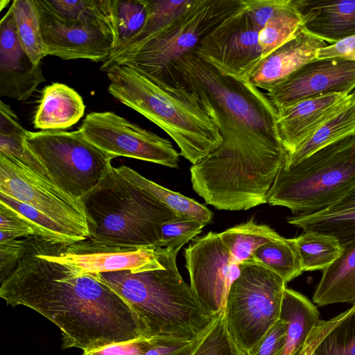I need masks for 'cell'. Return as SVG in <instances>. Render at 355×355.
<instances>
[{
    "instance_id": "obj_48",
    "label": "cell",
    "mask_w": 355,
    "mask_h": 355,
    "mask_svg": "<svg viewBox=\"0 0 355 355\" xmlns=\"http://www.w3.org/2000/svg\"><path fill=\"white\" fill-rule=\"evenodd\" d=\"M10 3V1L8 0H1L0 1V10L1 11L3 10V8L6 6Z\"/></svg>"
},
{
    "instance_id": "obj_15",
    "label": "cell",
    "mask_w": 355,
    "mask_h": 355,
    "mask_svg": "<svg viewBox=\"0 0 355 355\" xmlns=\"http://www.w3.org/2000/svg\"><path fill=\"white\" fill-rule=\"evenodd\" d=\"M259 32L241 3L200 41L195 51L223 71L243 78L262 58Z\"/></svg>"
},
{
    "instance_id": "obj_18",
    "label": "cell",
    "mask_w": 355,
    "mask_h": 355,
    "mask_svg": "<svg viewBox=\"0 0 355 355\" xmlns=\"http://www.w3.org/2000/svg\"><path fill=\"white\" fill-rule=\"evenodd\" d=\"M46 79L22 48L10 6L0 21V96L26 101Z\"/></svg>"
},
{
    "instance_id": "obj_42",
    "label": "cell",
    "mask_w": 355,
    "mask_h": 355,
    "mask_svg": "<svg viewBox=\"0 0 355 355\" xmlns=\"http://www.w3.org/2000/svg\"><path fill=\"white\" fill-rule=\"evenodd\" d=\"M289 1L290 0H242V7L260 31Z\"/></svg>"
},
{
    "instance_id": "obj_23",
    "label": "cell",
    "mask_w": 355,
    "mask_h": 355,
    "mask_svg": "<svg viewBox=\"0 0 355 355\" xmlns=\"http://www.w3.org/2000/svg\"><path fill=\"white\" fill-rule=\"evenodd\" d=\"M341 245L339 257L322 270L312 297L315 305L355 304V239Z\"/></svg>"
},
{
    "instance_id": "obj_24",
    "label": "cell",
    "mask_w": 355,
    "mask_h": 355,
    "mask_svg": "<svg viewBox=\"0 0 355 355\" xmlns=\"http://www.w3.org/2000/svg\"><path fill=\"white\" fill-rule=\"evenodd\" d=\"M287 222L304 232L336 238L341 245L355 239V187L326 209L306 216H293Z\"/></svg>"
},
{
    "instance_id": "obj_21",
    "label": "cell",
    "mask_w": 355,
    "mask_h": 355,
    "mask_svg": "<svg viewBox=\"0 0 355 355\" xmlns=\"http://www.w3.org/2000/svg\"><path fill=\"white\" fill-rule=\"evenodd\" d=\"M302 20V29L336 43L355 35V0H291Z\"/></svg>"
},
{
    "instance_id": "obj_19",
    "label": "cell",
    "mask_w": 355,
    "mask_h": 355,
    "mask_svg": "<svg viewBox=\"0 0 355 355\" xmlns=\"http://www.w3.org/2000/svg\"><path fill=\"white\" fill-rule=\"evenodd\" d=\"M354 97L353 93L334 94L277 109L278 136L287 155L293 153L324 123L346 107Z\"/></svg>"
},
{
    "instance_id": "obj_46",
    "label": "cell",
    "mask_w": 355,
    "mask_h": 355,
    "mask_svg": "<svg viewBox=\"0 0 355 355\" xmlns=\"http://www.w3.org/2000/svg\"><path fill=\"white\" fill-rule=\"evenodd\" d=\"M196 341L180 342L157 339L153 346L144 355H191Z\"/></svg>"
},
{
    "instance_id": "obj_27",
    "label": "cell",
    "mask_w": 355,
    "mask_h": 355,
    "mask_svg": "<svg viewBox=\"0 0 355 355\" xmlns=\"http://www.w3.org/2000/svg\"><path fill=\"white\" fill-rule=\"evenodd\" d=\"M116 169L130 184L148 192L175 212L196 218L205 225L212 222L213 213L205 205L168 189L127 166L122 165Z\"/></svg>"
},
{
    "instance_id": "obj_29",
    "label": "cell",
    "mask_w": 355,
    "mask_h": 355,
    "mask_svg": "<svg viewBox=\"0 0 355 355\" xmlns=\"http://www.w3.org/2000/svg\"><path fill=\"white\" fill-rule=\"evenodd\" d=\"M293 241L303 271L324 270L342 251L336 238L316 232H304Z\"/></svg>"
},
{
    "instance_id": "obj_5",
    "label": "cell",
    "mask_w": 355,
    "mask_h": 355,
    "mask_svg": "<svg viewBox=\"0 0 355 355\" xmlns=\"http://www.w3.org/2000/svg\"><path fill=\"white\" fill-rule=\"evenodd\" d=\"M162 82L187 89L248 137L284 148L277 132V112L266 94L243 78L223 71L195 51L174 61Z\"/></svg>"
},
{
    "instance_id": "obj_1",
    "label": "cell",
    "mask_w": 355,
    "mask_h": 355,
    "mask_svg": "<svg viewBox=\"0 0 355 355\" xmlns=\"http://www.w3.org/2000/svg\"><path fill=\"white\" fill-rule=\"evenodd\" d=\"M0 297L7 304L28 307L55 324L62 349L87 351L146 337L128 302L98 274L81 272L55 259L42 236L27 237L17 266L1 282Z\"/></svg>"
},
{
    "instance_id": "obj_17",
    "label": "cell",
    "mask_w": 355,
    "mask_h": 355,
    "mask_svg": "<svg viewBox=\"0 0 355 355\" xmlns=\"http://www.w3.org/2000/svg\"><path fill=\"white\" fill-rule=\"evenodd\" d=\"M355 90V60L340 58L315 59L268 92L276 110L297 102Z\"/></svg>"
},
{
    "instance_id": "obj_20",
    "label": "cell",
    "mask_w": 355,
    "mask_h": 355,
    "mask_svg": "<svg viewBox=\"0 0 355 355\" xmlns=\"http://www.w3.org/2000/svg\"><path fill=\"white\" fill-rule=\"evenodd\" d=\"M327 42L304 30L263 57L243 78L268 92L286 80L305 64L317 58Z\"/></svg>"
},
{
    "instance_id": "obj_16",
    "label": "cell",
    "mask_w": 355,
    "mask_h": 355,
    "mask_svg": "<svg viewBox=\"0 0 355 355\" xmlns=\"http://www.w3.org/2000/svg\"><path fill=\"white\" fill-rule=\"evenodd\" d=\"M46 245L55 259L85 273L123 270L137 273L164 266L158 250L155 248L107 245L88 239L60 243L46 239Z\"/></svg>"
},
{
    "instance_id": "obj_14",
    "label": "cell",
    "mask_w": 355,
    "mask_h": 355,
    "mask_svg": "<svg viewBox=\"0 0 355 355\" xmlns=\"http://www.w3.org/2000/svg\"><path fill=\"white\" fill-rule=\"evenodd\" d=\"M193 241L184 253L189 286L202 307L216 316L224 311L230 288L240 275V266L220 233L209 232Z\"/></svg>"
},
{
    "instance_id": "obj_40",
    "label": "cell",
    "mask_w": 355,
    "mask_h": 355,
    "mask_svg": "<svg viewBox=\"0 0 355 355\" xmlns=\"http://www.w3.org/2000/svg\"><path fill=\"white\" fill-rule=\"evenodd\" d=\"M206 225L187 216L164 223L161 228L159 248L181 249L199 234Z\"/></svg>"
},
{
    "instance_id": "obj_39",
    "label": "cell",
    "mask_w": 355,
    "mask_h": 355,
    "mask_svg": "<svg viewBox=\"0 0 355 355\" xmlns=\"http://www.w3.org/2000/svg\"><path fill=\"white\" fill-rule=\"evenodd\" d=\"M28 132L24 130L10 134L0 133V153L12 157L44 180L54 184L44 165L25 145Z\"/></svg>"
},
{
    "instance_id": "obj_26",
    "label": "cell",
    "mask_w": 355,
    "mask_h": 355,
    "mask_svg": "<svg viewBox=\"0 0 355 355\" xmlns=\"http://www.w3.org/2000/svg\"><path fill=\"white\" fill-rule=\"evenodd\" d=\"M352 101L324 123L293 153L286 156L284 166L297 164L315 152L349 136L355 135V94Z\"/></svg>"
},
{
    "instance_id": "obj_30",
    "label": "cell",
    "mask_w": 355,
    "mask_h": 355,
    "mask_svg": "<svg viewBox=\"0 0 355 355\" xmlns=\"http://www.w3.org/2000/svg\"><path fill=\"white\" fill-rule=\"evenodd\" d=\"M11 6L22 48L34 63L40 64L45 57L44 43L35 0H15Z\"/></svg>"
},
{
    "instance_id": "obj_8",
    "label": "cell",
    "mask_w": 355,
    "mask_h": 355,
    "mask_svg": "<svg viewBox=\"0 0 355 355\" xmlns=\"http://www.w3.org/2000/svg\"><path fill=\"white\" fill-rule=\"evenodd\" d=\"M241 3L242 0H192L175 19L136 46L112 53L100 70L125 65L162 81L174 61L195 51L200 41L236 12Z\"/></svg>"
},
{
    "instance_id": "obj_25",
    "label": "cell",
    "mask_w": 355,
    "mask_h": 355,
    "mask_svg": "<svg viewBox=\"0 0 355 355\" xmlns=\"http://www.w3.org/2000/svg\"><path fill=\"white\" fill-rule=\"evenodd\" d=\"M279 319L286 325V338L281 355H297L310 332L321 322L317 306L302 294L286 288Z\"/></svg>"
},
{
    "instance_id": "obj_6",
    "label": "cell",
    "mask_w": 355,
    "mask_h": 355,
    "mask_svg": "<svg viewBox=\"0 0 355 355\" xmlns=\"http://www.w3.org/2000/svg\"><path fill=\"white\" fill-rule=\"evenodd\" d=\"M81 202L87 239L107 245L159 248L162 225L184 216L130 184L112 166Z\"/></svg>"
},
{
    "instance_id": "obj_7",
    "label": "cell",
    "mask_w": 355,
    "mask_h": 355,
    "mask_svg": "<svg viewBox=\"0 0 355 355\" xmlns=\"http://www.w3.org/2000/svg\"><path fill=\"white\" fill-rule=\"evenodd\" d=\"M355 187V135L315 152L288 168L284 166L267 203L306 216L329 207Z\"/></svg>"
},
{
    "instance_id": "obj_13",
    "label": "cell",
    "mask_w": 355,
    "mask_h": 355,
    "mask_svg": "<svg viewBox=\"0 0 355 355\" xmlns=\"http://www.w3.org/2000/svg\"><path fill=\"white\" fill-rule=\"evenodd\" d=\"M35 2L40 15L45 56L103 62L116 51L114 18L67 21L51 13L40 0Z\"/></svg>"
},
{
    "instance_id": "obj_50",
    "label": "cell",
    "mask_w": 355,
    "mask_h": 355,
    "mask_svg": "<svg viewBox=\"0 0 355 355\" xmlns=\"http://www.w3.org/2000/svg\"><path fill=\"white\" fill-rule=\"evenodd\" d=\"M353 92L355 94V90Z\"/></svg>"
},
{
    "instance_id": "obj_44",
    "label": "cell",
    "mask_w": 355,
    "mask_h": 355,
    "mask_svg": "<svg viewBox=\"0 0 355 355\" xmlns=\"http://www.w3.org/2000/svg\"><path fill=\"white\" fill-rule=\"evenodd\" d=\"M286 338V325L280 319L248 355H281Z\"/></svg>"
},
{
    "instance_id": "obj_34",
    "label": "cell",
    "mask_w": 355,
    "mask_h": 355,
    "mask_svg": "<svg viewBox=\"0 0 355 355\" xmlns=\"http://www.w3.org/2000/svg\"><path fill=\"white\" fill-rule=\"evenodd\" d=\"M58 18L78 21L89 18H114L115 0H40Z\"/></svg>"
},
{
    "instance_id": "obj_36",
    "label": "cell",
    "mask_w": 355,
    "mask_h": 355,
    "mask_svg": "<svg viewBox=\"0 0 355 355\" xmlns=\"http://www.w3.org/2000/svg\"><path fill=\"white\" fill-rule=\"evenodd\" d=\"M114 15L116 51L142 30L146 21L148 10L144 0H115Z\"/></svg>"
},
{
    "instance_id": "obj_3",
    "label": "cell",
    "mask_w": 355,
    "mask_h": 355,
    "mask_svg": "<svg viewBox=\"0 0 355 355\" xmlns=\"http://www.w3.org/2000/svg\"><path fill=\"white\" fill-rule=\"evenodd\" d=\"M164 266L132 273L103 272L99 278L134 309L148 338L180 342L199 339L216 316L209 314L180 275L176 257L180 249L157 248Z\"/></svg>"
},
{
    "instance_id": "obj_49",
    "label": "cell",
    "mask_w": 355,
    "mask_h": 355,
    "mask_svg": "<svg viewBox=\"0 0 355 355\" xmlns=\"http://www.w3.org/2000/svg\"><path fill=\"white\" fill-rule=\"evenodd\" d=\"M241 355H248V354H244V353H242V354H241Z\"/></svg>"
},
{
    "instance_id": "obj_12",
    "label": "cell",
    "mask_w": 355,
    "mask_h": 355,
    "mask_svg": "<svg viewBox=\"0 0 355 355\" xmlns=\"http://www.w3.org/2000/svg\"><path fill=\"white\" fill-rule=\"evenodd\" d=\"M96 147L123 156L178 168L180 154L171 142L110 111L86 115L79 129Z\"/></svg>"
},
{
    "instance_id": "obj_32",
    "label": "cell",
    "mask_w": 355,
    "mask_h": 355,
    "mask_svg": "<svg viewBox=\"0 0 355 355\" xmlns=\"http://www.w3.org/2000/svg\"><path fill=\"white\" fill-rule=\"evenodd\" d=\"M302 30L301 17L290 0L259 32V44L262 58Z\"/></svg>"
},
{
    "instance_id": "obj_35",
    "label": "cell",
    "mask_w": 355,
    "mask_h": 355,
    "mask_svg": "<svg viewBox=\"0 0 355 355\" xmlns=\"http://www.w3.org/2000/svg\"><path fill=\"white\" fill-rule=\"evenodd\" d=\"M144 1L147 7L148 15L144 28L135 37L116 51L126 50L136 46L169 24L186 10L192 0H144Z\"/></svg>"
},
{
    "instance_id": "obj_43",
    "label": "cell",
    "mask_w": 355,
    "mask_h": 355,
    "mask_svg": "<svg viewBox=\"0 0 355 355\" xmlns=\"http://www.w3.org/2000/svg\"><path fill=\"white\" fill-rule=\"evenodd\" d=\"M156 340L141 336L131 340L83 351V355H144L153 346Z\"/></svg>"
},
{
    "instance_id": "obj_45",
    "label": "cell",
    "mask_w": 355,
    "mask_h": 355,
    "mask_svg": "<svg viewBox=\"0 0 355 355\" xmlns=\"http://www.w3.org/2000/svg\"><path fill=\"white\" fill-rule=\"evenodd\" d=\"M27 237L0 241V271L1 282L13 270L20 259Z\"/></svg>"
},
{
    "instance_id": "obj_38",
    "label": "cell",
    "mask_w": 355,
    "mask_h": 355,
    "mask_svg": "<svg viewBox=\"0 0 355 355\" xmlns=\"http://www.w3.org/2000/svg\"><path fill=\"white\" fill-rule=\"evenodd\" d=\"M226 329L223 312L217 315L205 334L196 341L191 355H241Z\"/></svg>"
},
{
    "instance_id": "obj_22",
    "label": "cell",
    "mask_w": 355,
    "mask_h": 355,
    "mask_svg": "<svg viewBox=\"0 0 355 355\" xmlns=\"http://www.w3.org/2000/svg\"><path fill=\"white\" fill-rule=\"evenodd\" d=\"M82 97L67 85L54 83L46 86L34 118V126L42 130H61L76 124L83 116Z\"/></svg>"
},
{
    "instance_id": "obj_33",
    "label": "cell",
    "mask_w": 355,
    "mask_h": 355,
    "mask_svg": "<svg viewBox=\"0 0 355 355\" xmlns=\"http://www.w3.org/2000/svg\"><path fill=\"white\" fill-rule=\"evenodd\" d=\"M315 355H355V304L319 340Z\"/></svg>"
},
{
    "instance_id": "obj_28",
    "label": "cell",
    "mask_w": 355,
    "mask_h": 355,
    "mask_svg": "<svg viewBox=\"0 0 355 355\" xmlns=\"http://www.w3.org/2000/svg\"><path fill=\"white\" fill-rule=\"evenodd\" d=\"M220 236L239 265L255 263L254 253L259 248L283 237L269 226L256 223L252 219L225 230Z\"/></svg>"
},
{
    "instance_id": "obj_2",
    "label": "cell",
    "mask_w": 355,
    "mask_h": 355,
    "mask_svg": "<svg viewBox=\"0 0 355 355\" xmlns=\"http://www.w3.org/2000/svg\"><path fill=\"white\" fill-rule=\"evenodd\" d=\"M201 106L217 125L223 142L191 166L194 191L219 210H247L266 203L284 165L285 149L248 137L220 112Z\"/></svg>"
},
{
    "instance_id": "obj_31",
    "label": "cell",
    "mask_w": 355,
    "mask_h": 355,
    "mask_svg": "<svg viewBox=\"0 0 355 355\" xmlns=\"http://www.w3.org/2000/svg\"><path fill=\"white\" fill-rule=\"evenodd\" d=\"M255 263L279 275L287 284L304 271L293 239H282L269 242L254 253Z\"/></svg>"
},
{
    "instance_id": "obj_37",
    "label": "cell",
    "mask_w": 355,
    "mask_h": 355,
    "mask_svg": "<svg viewBox=\"0 0 355 355\" xmlns=\"http://www.w3.org/2000/svg\"><path fill=\"white\" fill-rule=\"evenodd\" d=\"M0 201L17 211L39 227L44 237L55 243H73L77 238L66 227L36 209L0 192Z\"/></svg>"
},
{
    "instance_id": "obj_4",
    "label": "cell",
    "mask_w": 355,
    "mask_h": 355,
    "mask_svg": "<svg viewBox=\"0 0 355 355\" xmlns=\"http://www.w3.org/2000/svg\"><path fill=\"white\" fill-rule=\"evenodd\" d=\"M105 72L109 93L167 133L192 165L222 144L217 125L187 89L153 80L125 65H114Z\"/></svg>"
},
{
    "instance_id": "obj_11",
    "label": "cell",
    "mask_w": 355,
    "mask_h": 355,
    "mask_svg": "<svg viewBox=\"0 0 355 355\" xmlns=\"http://www.w3.org/2000/svg\"><path fill=\"white\" fill-rule=\"evenodd\" d=\"M0 192L36 209L62 225L78 242L88 239L89 232L81 200L71 197L1 153Z\"/></svg>"
},
{
    "instance_id": "obj_10",
    "label": "cell",
    "mask_w": 355,
    "mask_h": 355,
    "mask_svg": "<svg viewBox=\"0 0 355 355\" xmlns=\"http://www.w3.org/2000/svg\"><path fill=\"white\" fill-rule=\"evenodd\" d=\"M24 143L54 185L80 200L101 182L115 158L89 141L80 130L28 131Z\"/></svg>"
},
{
    "instance_id": "obj_41",
    "label": "cell",
    "mask_w": 355,
    "mask_h": 355,
    "mask_svg": "<svg viewBox=\"0 0 355 355\" xmlns=\"http://www.w3.org/2000/svg\"><path fill=\"white\" fill-rule=\"evenodd\" d=\"M0 241L42 236L41 229L24 215L0 201Z\"/></svg>"
},
{
    "instance_id": "obj_9",
    "label": "cell",
    "mask_w": 355,
    "mask_h": 355,
    "mask_svg": "<svg viewBox=\"0 0 355 355\" xmlns=\"http://www.w3.org/2000/svg\"><path fill=\"white\" fill-rule=\"evenodd\" d=\"M232 284L223 315L227 331L237 348L249 354L279 319L286 283L257 263H243Z\"/></svg>"
},
{
    "instance_id": "obj_47",
    "label": "cell",
    "mask_w": 355,
    "mask_h": 355,
    "mask_svg": "<svg viewBox=\"0 0 355 355\" xmlns=\"http://www.w3.org/2000/svg\"><path fill=\"white\" fill-rule=\"evenodd\" d=\"M340 58L355 60V35L320 49L318 59Z\"/></svg>"
}]
</instances>
